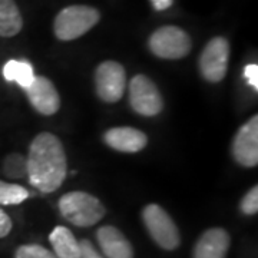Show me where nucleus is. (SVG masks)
<instances>
[{"label":"nucleus","instance_id":"nucleus-23","mask_svg":"<svg viewBox=\"0 0 258 258\" xmlns=\"http://www.w3.org/2000/svg\"><path fill=\"white\" fill-rule=\"evenodd\" d=\"M12 228H13L12 218L0 208V238L8 237L10 234V231H12Z\"/></svg>","mask_w":258,"mask_h":258},{"label":"nucleus","instance_id":"nucleus-22","mask_svg":"<svg viewBox=\"0 0 258 258\" xmlns=\"http://www.w3.org/2000/svg\"><path fill=\"white\" fill-rule=\"evenodd\" d=\"M79 247H81V258H103L89 240L81 241Z\"/></svg>","mask_w":258,"mask_h":258},{"label":"nucleus","instance_id":"nucleus-16","mask_svg":"<svg viewBox=\"0 0 258 258\" xmlns=\"http://www.w3.org/2000/svg\"><path fill=\"white\" fill-rule=\"evenodd\" d=\"M35 76L36 75L33 72V68L28 60L12 59L3 66V78L8 82H16L22 89H26L33 82Z\"/></svg>","mask_w":258,"mask_h":258},{"label":"nucleus","instance_id":"nucleus-19","mask_svg":"<svg viewBox=\"0 0 258 258\" xmlns=\"http://www.w3.org/2000/svg\"><path fill=\"white\" fill-rule=\"evenodd\" d=\"M15 258H57L50 251L39 244H25L20 245L15 252Z\"/></svg>","mask_w":258,"mask_h":258},{"label":"nucleus","instance_id":"nucleus-3","mask_svg":"<svg viewBox=\"0 0 258 258\" xmlns=\"http://www.w3.org/2000/svg\"><path fill=\"white\" fill-rule=\"evenodd\" d=\"M101 20L99 10L86 5H72L56 15L53 22L55 36L62 42L75 40L83 36Z\"/></svg>","mask_w":258,"mask_h":258},{"label":"nucleus","instance_id":"nucleus-15","mask_svg":"<svg viewBox=\"0 0 258 258\" xmlns=\"http://www.w3.org/2000/svg\"><path fill=\"white\" fill-rule=\"evenodd\" d=\"M23 28V18L15 0H0V37H13Z\"/></svg>","mask_w":258,"mask_h":258},{"label":"nucleus","instance_id":"nucleus-18","mask_svg":"<svg viewBox=\"0 0 258 258\" xmlns=\"http://www.w3.org/2000/svg\"><path fill=\"white\" fill-rule=\"evenodd\" d=\"M3 172L5 175L13 179H23L28 178L26 169V157L20 154H10L3 161Z\"/></svg>","mask_w":258,"mask_h":258},{"label":"nucleus","instance_id":"nucleus-4","mask_svg":"<svg viewBox=\"0 0 258 258\" xmlns=\"http://www.w3.org/2000/svg\"><path fill=\"white\" fill-rule=\"evenodd\" d=\"M149 50L161 59L176 60L189 55L192 40L184 29L166 25L158 28L148 39Z\"/></svg>","mask_w":258,"mask_h":258},{"label":"nucleus","instance_id":"nucleus-8","mask_svg":"<svg viewBox=\"0 0 258 258\" xmlns=\"http://www.w3.org/2000/svg\"><path fill=\"white\" fill-rule=\"evenodd\" d=\"M129 103L142 116H157L164 108L158 86L145 75H135L129 82Z\"/></svg>","mask_w":258,"mask_h":258},{"label":"nucleus","instance_id":"nucleus-17","mask_svg":"<svg viewBox=\"0 0 258 258\" xmlns=\"http://www.w3.org/2000/svg\"><path fill=\"white\" fill-rule=\"evenodd\" d=\"M29 198V191L19 184L0 181V205H19Z\"/></svg>","mask_w":258,"mask_h":258},{"label":"nucleus","instance_id":"nucleus-7","mask_svg":"<svg viewBox=\"0 0 258 258\" xmlns=\"http://www.w3.org/2000/svg\"><path fill=\"white\" fill-rule=\"evenodd\" d=\"M95 88L101 101L106 103L119 102L126 89L125 68L115 60L99 63L95 71Z\"/></svg>","mask_w":258,"mask_h":258},{"label":"nucleus","instance_id":"nucleus-10","mask_svg":"<svg viewBox=\"0 0 258 258\" xmlns=\"http://www.w3.org/2000/svg\"><path fill=\"white\" fill-rule=\"evenodd\" d=\"M25 92L35 111L45 116L55 115L60 108L59 93L56 91L55 85L46 76H35L33 82L25 89Z\"/></svg>","mask_w":258,"mask_h":258},{"label":"nucleus","instance_id":"nucleus-12","mask_svg":"<svg viewBox=\"0 0 258 258\" xmlns=\"http://www.w3.org/2000/svg\"><path fill=\"white\" fill-rule=\"evenodd\" d=\"M231 245L230 234L224 228H210L194 247V258H225Z\"/></svg>","mask_w":258,"mask_h":258},{"label":"nucleus","instance_id":"nucleus-14","mask_svg":"<svg viewBox=\"0 0 258 258\" xmlns=\"http://www.w3.org/2000/svg\"><path fill=\"white\" fill-rule=\"evenodd\" d=\"M49 241L53 247V254L57 258H81V247H79V241L75 238L74 232L57 225L55 230L50 232Z\"/></svg>","mask_w":258,"mask_h":258},{"label":"nucleus","instance_id":"nucleus-9","mask_svg":"<svg viewBox=\"0 0 258 258\" xmlns=\"http://www.w3.org/2000/svg\"><path fill=\"white\" fill-rule=\"evenodd\" d=\"M232 157L237 164L252 168L258 164V116L254 115L235 134L232 141Z\"/></svg>","mask_w":258,"mask_h":258},{"label":"nucleus","instance_id":"nucleus-6","mask_svg":"<svg viewBox=\"0 0 258 258\" xmlns=\"http://www.w3.org/2000/svg\"><path fill=\"white\" fill-rule=\"evenodd\" d=\"M230 43L225 37L215 36L205 45L200 56V72L210 83L221 82L228 71Z\"/></svg>","mask_w":258,"mask_h":258},{"label":"nucleus","instance_id":"nucleus-21","mask_svg":"<svg viewBox=\"0 0 258 258\" xmlns=\"http://www.w3.org/2000/svg\"><path fill=\"white\" fill-rule=\"evenodd\" d=\"M244 78L254 91H258V64H247L244 68Z\"/></svg>","mask_w":258,"mask_h":258},{"label":"nucleus","instance_id":"nucleus-20","mask_svg":"<svg viewBox=\"0 0 258 258\" xmlns=\"http://www.w3.org/2000/svg\"><path fill=\"white\" fill-rule=\"evenodd\" d=\"M240 210L245 215H255L258 211V186L254 185L248 192L242 197L240 203Z\"/></svg>","mask_w":258,"mask_h":258},{"label":"nucleus","instance_id":"nucleus-1","mask_svg":"<svg viewBox=\"0 0 258 258\" xmlns=\"http://www.w3.org/2000/svg\"><path fill=\"white\" fill-rule=\"evenodd\" d=\"M28 179L40 192H55L68 175V158L60 139L50 132L33 138L26 157Z\"/></svg>","mask_w":258,"mask_h":258},{"label":"nucleus","instance_id":"nucleus-11","mask_svg":"<svg viewBox=\"0 0 258 258\" xmlns=\"http://www.w3.org/2000/svg\"><path fill=\"white\" fill-rule=\"evenodd\" d=\"M103 142L118 152L137 154L148 145V137L137 128L116 126L103 134Z\"/></svg>","mask_w":258,"mask_h":258},{"label":"nucleus","instance_id":"nucleus-5","mask_svg":"<svg viewBox=\"0 0 258 258\" xmlns=\"http://www.w3.org/2000/svg\"><path fill=\"white\" fill-rule=\"evenodd\" d=\"M142 220L149 235L161 248L172 251L181 244L179 230L169 214L158 204H149L142 211Z\"/></svg>","mask_w":258,"mask_h":258},{"label":"nucleus","instance_id":"nucleus-13","mask_svg":"<svg viewBox=\"0 0 258 258\" xmlns=\"http://www.w3.org/2000/svg\"><path fill=\"white\" fill-rule=\"evenodd\" d=\"M96 240L106 258H134L128 238L113 225H103L96 231Z\"/></svg>","mask_w":258,"mask_h":258},{"label":"nucleus","instance_id":"nucleus-24","mask_svg":"<svg viewBox=\"0 0 258 258\" xmlns=\"http://www.w3.org/2000/svg\"><path fill=\"white\" fill-rule=\"evenodd\" d=\"M154 9L158 10V12H162V10L169 9L174 3V0H151Z\"/></svg>","mask_w":258,"mask_h":258},{"label":"nucleus","instance_id":"nucleus-2","mask_svg":"<svg viewBox=\"0 0 258 258\" xmlns=\"http://www.w3.org/2000/svg\"><path fill=\"white\" fill-rule=\"evenodd\" d=\"M59 211L66 221L76 227H92L105 217L103 204L93 197L92 194L85 191H72L60 197Z\"/></svg>","mask_w":258,"mask_h":258}]
</instances>
